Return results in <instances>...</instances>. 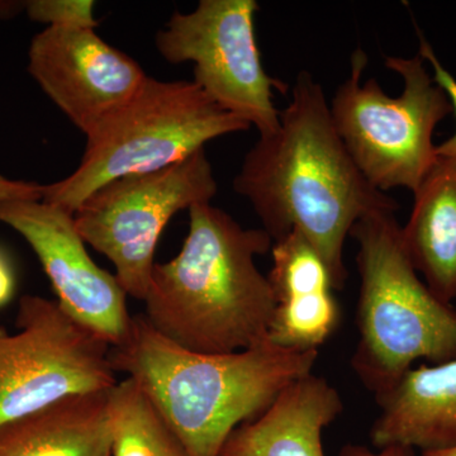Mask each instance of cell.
I'll return each mask as SVG.
<instances>
[{
  "mask_svg": "<svg viewBox=\"0 0 456 456\" xmlns=\"http://www.w3.org/2000/svg\"><path fill=\"white\" fill-rule=\"evenodd\" d=\"M233 189L253 206L273 242L301 233L325 261L335 290L346 284L344 248L356 222L399 208L360 173L322 86L308 71L297 75L277 130L245 155Z\"/></svg>",
  "mask_w": 456,
  "mask_h": 456,
  "instance_id": "1",
  "label": "cell"
},
{
  "mask_svg": "<svg viewBox=\"0 0 456 456\" xmlns=\"http://www.w3.org/2000/svg\"><path fill=\"white\" fill-rule=\"evenodd\" d=\"M317 358L318 350L283 349L269 340L236 353H197L159 334L143 314L132 317L110 354L114 371L139 384L188 456H220L232 432L311 374Z\"/></svg>",
  "mask_w": 456,
  "mask_h": 456,
  "instance_id": "2",
  "label": "cell"
},
{
  "mask_svg": "<svg viewBox=\"0 0 456 456\" xmlns=\"http://www.w3.org/2000/svg\"><path fill=\"white\" fill-rule=\"evenodd\" d=\"M189 211L182 250L155 264L145 298L147 322L197 353H236L268 340L275 298L256 256L272 250L265 230L244 228L211 203Z\"/></svg>",
  "mask_w": 456,
  "mask_h": 456,
  "instance_id": "3",
  "label": "cell"
},
{
  "mask_svg": "<svg viewBox=\"0 0 456 456\" xmlns=\"http://www.w3.org/2000/svg\"><path fill=\"white\" fill-rule=\"evenodd\" d=\"M395 211L356 222L359 342L351 365L375 397L391 391L417 360L431 365L456 359V308L419 277Z\"/></svg>",
  "mask_w": 456,
  "mask_h": 456,
  "instance_id": "4",
  "label": "cell"
},
{
  "mask_svg": "<svg viewBox=\"0 0 456 456\" xmlns=\"http://www.w3.org/2000/svg\"><path fill=\"white\" fill-rule=\"evenodd\" d=\"M251 126L222 110L194 82L149 77L140 92L89 134L79 167L42 187V200L71 215L97 189L184 160L209 141Z\"/></svg>",
  "mask_w": 456,
  "mask_h": 456,
  "instance_id": "5",
  "label": "cell"
},
{
  "mask_svg": "<svg viewBox=\"0 0 456 456\" xmlns=\"http://www.w3.org/2000/svg\"><path fill=\"white\" fill-rule=\"evenodd\" d=\"M384 64L403 80L401 95L387 94L375 77L362 83L368 56L358 49L330 112L351 159L375 189L415 193L436 163L434 132L452 107L419 53L410 59L387 56Z\"/></svg>",
  "mask_w": 456,
  "mask_h": 456,
  "instance_id": "6",
  "label": "cell"
},
{
  "mask_svg": "<svg viewBox=\"0 0 456 456\" xmlns=\"http://www.w3.org/2000/svg\"><path fill=\"white\" fill-rule=\"evenodd\" d=\"M216 193L212 165L206 150H198L164 169L107 183L74 213L75 226L86 244L113 264L126 294L143 302L167 222L183 209L211 203Z\"/></svg>",
  "mask_w": 456,
  "mask_h": 456,
  "instance_id": "7",
  "label": "cell"
},
{
  "mask_svg": "<svg viewBox=\"0 0 456 456\" xmlns=\"http://www.w3.org/2000/svg\"><path fill=\"white\" fill-rule=\"evenodd\" d=\"M16 326L14 334L0 329V426L118 383L110 364L112 346L59 302L23 296Z\"/></svg>",
  "mask_w": 456,
  "mask_h": 456,
  "instance_id": "8",
  "label": "cell"
},
{
  "mask_svg": "<svg viewBox=\"0 0 456 456\" xmlns=\"http://www.w3.org/2000/svg\"><path fill=\"white\" fill-rule=\"evenodd\" d=\"M257 11L255 0H200L191 13L174 14L155 45L170 64L193 62V82L265 136L279 127L274 95L287 84L264 69L255 35Z\"/></svg>",
  "mask_w": 456,
  "mask_h": 456,
  "instance_id": "9",
  "label": "cell"
},
{
  "mask_svg": "<svg viewBox=\"0 0 456 456\" xmlns=\"http://www.w3.org/2000/svg\"><path fill=\"white\" fill-rule=\"evenodd\" d=\"M0 222L31 246L68 314L110 346L126 338L132 322L127 294L116 275L92 260L74 215L42 200H3Z\"/></svg>",
  "mask_w": 456,
  "mask_h": 456,
  "instance_id": "10",
  "label": "cell"
},
{
  "mask_svg": "<svg viewBox=\"0 0 456 456\" xmlns=\"http://www.w3.org/2000/svg\"><path fill=\"white\" fill-rule=\"evenodd\" d=\"M27 70L86 136L126 106L149 77L94 29L65 27H46L35 35Z\"/></svg>",
  "mask_w": 456,
  "mask_h": 456,
  "instance_id": "11",
  "label": "cell"
},
{
  "mask_svg": "<svg viewBox=\"0 0 456 456\" xmlns=\"http://www.w3.org/2000/svg\"><path fill=\"white\" fill-rule=\"evenodd\" d=\"M268 279L275 298L268 340L289 350H318L340 323V305L325 261L293 231L273 244Z\"/></svg>",
  "mask_w": 456,
  "mask_h": 456,
  "instance_id": "12",
  "label": "cell"
},
{
  "mask_svg": "<svg viewBox=\"0 0 456 456\" xmlns=\"http://www.w3.org/2000/svg\"><path fill=\"white\" fill-rule=\"evenodd\" d=\"M379 416L370 430L375 448L422 452L456 446V359L412 368L377 397Z\"/></svg>",
  "mask_w": 456,
  "mask_h": 456,
  "instance_id": "13",
  "label": "cell"
},
{
  "mask_svg": "<svg viewBox=\"0 0 456 456\" xmlns=\"http://www.w3.org/2000/svg\"><path fill=\"white\" fill-rule=\"evenodd\" d=\"M342 410L340 395L331 384L305 375L257 419L236 428L220 456H325L322 431Z\"/></svg>",
  "mask_w": 456,
  "mask_h": 456,
  "instance_id": "14",
  "label": "cell"
},
{
  "mask_svg": "<svg viewBox=\"0 0 456 456\" xmlns=\"http://www.w3.org/2000/svg\"><path fill=\"white\" fill-rule=\"evenodd\" d=\"M0 456H112L108 391L71 395L0 426Z\"/></svg>",
  "mask_w": 456,
  "mask_h": 456,
  "instance_id": "15",
  "label": "cell"
},
{
  "mask_svg": "<svg viewBox=\"0 0 456 456\" xmlns=\"http://www.w3.org/2000/svg\"><path fill=\"white\" fill-rule=\"evenodd\" d=\"M402 240L413 268L441 301L456 299V160L437 155L415 193Z\"/></svg>",
  "mask_w": 456,
  "mask_h": 456,
  "instance_id": "16",
  "label": "cell"
},
{
  "mask_svg": "<svg viewBox=\"0 0 456 456\" xmlns=\"http://www.w3.org/2000/svg\"><path fill=\"white\" fill-rule=\"evenodd\" d=\"M112 456H188L176 435L131 378L108 391Z\"/></svg>",
  "mask_w": 456,
  "mask_h": 456,
  "instance_id": "17",
  "label": "cell"
},
{
  "mask_svg": "<svg viewBox=\"0 0 456 456\" xmlns=\"http://www.w3.org/2000/svg\"><path fill=\"white\" fill-rule=\"evenodd\" d=\"M94 2L89 0H29L26 13L29 20L47 27L95 28Z\"/></svg>",
  "mask_w": 456,
  "mask_h": 456,
  "instance_id": "18",
  "label": "cell"
},
{
  "mask_svg": "<svg viewBox=\"0 0 456 456\" xmlns=\"http://www.w3.org/2000/svg\"><path fill=\"white\" fill-rule=\"evenodd\" d=\"M419 53L425 61H428V64L432 66V70H434V77H434L435 82L439 84L441 88L444 89V92L446 93V95H448L450 103H452V112H455L456 116L455 77H452L445 68H444L443 64H441L440 60L437 59L436 53H435L434 49H432L431 45L428 44V40H426L425 36L422 35L421 31H419ZM436 155L445 156V158H452L456 160V131L450 139L444 141L441 145L436 146Z\"/></svg>",
  "mask_w": 456,
  "mask_h": 456,
  "instance_id": "19",
  "label": "cell"
},
{
  "mask_svg": "<svg viewBox=\"0 0 456 456\" xmlns=\"http://www.w3.org/2000/svg\"><path fill=\"white\" fill-rule=\"evenodd\" d=\"M42 187L25 180H13L0 176V202L16 200H42Z\"/></svg>",
  "mask_w": 456,
  "mask_h": 456,
  "instance_id": "20",
  "label": "cell"
},
{
  "mask_svg": "<svg viewBox=\"0 0 456 456\" xmlns=\"http://www.w3.org/2000/svg\"><path fill=\"white\" fill-rule=\"evenodd\" d=\"M16 292V274L7 253L0 248V308L13 298Z\"/></svg>",
  "mask_w": 456,
  "mask_h": 456,
  "instance_id": "21",
  "label": "cell"
},
{
  "mask_svg": "<svg viewBox=\"0 0 456 456\" xmlns=\"http://www.w3.org/2000/svg\"><path fill=\"white\" fill-rule=\"evenodd\" d=\"M341 456H413V449L388 446V448L380 449L379 452H373L365 446L346 445L342 448Z\"/></svg>",
  "mask_w": 456,
  "mask_h": 456,
  "instance_id": "22",
  "label": "cell"
},
{
  "mask_svg": "<svg viewBox=\"0 0 456 456\" xmlns=\"http://www.w3.org/2000/svg\"><path fill=\"white\" fill-rule=\"evenodd\" d=\"M26 12V2H0V18H12Z\"/></svg>",
  "mask_w": 456,
  "mask_h": 456,
  "instance_id": "23",
  "label": "cell"
},
{
  "mask_svg": "<svg viewBox=\"0 0 456 456\" xmlns=\"http://www.w3.org/2000/svg\"><path fill=\"white\" fill-rule=\"evenodd\" d=\"M422 456H456V446L454 448L443 450H430V452H422Z\"/></svg>",
  "mask_w": 456,
  "mask_h": 456,
  "instance_id": "24",
  "label": "cell"
}]
</instances>
